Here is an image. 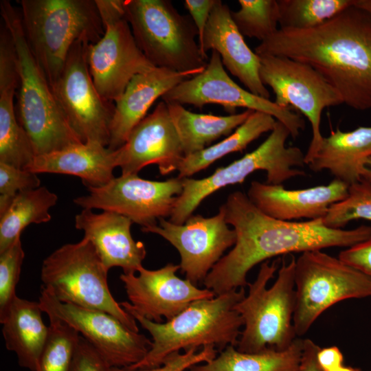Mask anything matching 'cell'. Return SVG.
Segmentation results:
<instances>
[{
    "mask_svg": "<svg viewBox=\"0 0 371 371\" xmlns=\"http://www.w3.org/2000/svg\"><path fill=\"white\" fill-rule=\"evenodd\" d=\"M47 315L49 333L36 371H71L80 335L58 317Z\"/></svg>",
    "mask_w": 371,
    "mask_h": 371,
    "instance_id": "obj_33",
    "label": "cell"
},
{
    "mask_svg": "<svg viewBox=\"0 0 371 371\" xmlns=\"http://www.w3.org/2000/svg\"><path fill=\"white\" fill-rule=\"evenodd\" d=\"M58 196L45 186L18 193L0 214V253L9 248L29 225L47 223Z\"/></svg>",
    "mask_w": 371,
    "mask_h": 371,
    "instance_id": "obj_30",
    "label": "cell"
},
{
    "mask_svg": "<svg viewBox=\"0 0 371 371\" xmlns=\"http://www.w3.org/2000/svg\"><path fill=\"white\" fill-rule=\"evenodd\" d=\"M262 82L275 94L280 107H294L308 120L312 139L305 154L308 164L318 151L324 137L320 131L324 109L344 104L341 95L315 69L302 62L283 56H259Z\"/></svg>",
    "mask_w": 371,
    "mask_h": 371,
    "instance_id": "obj_12",
    "label": "cell"
},
{
    "mask_svg": "<svg viewBox=\"0 0 371 371\" xmlns=\"http://www.w3.org/2000/svg\"><path fill=\"white\" fill-rule=\"evenodd\" d=\"M89 193L74 200L82 209L102 210L123 215L142 226L157 225V220L170 216L183 191V179L152 181L137 175H121L106 185L88 188Z\"/></svg>",
    "mask_w": 371,
    "mask_h": 371,
    "instance_id": "obj_16",
    "label": "cell"
},
{
    "mask_svg": "<svg viewBox=\"0 0 371 371\" xmlns=\"http://www.w3.org/2000/svg\"><path fill=\"white\" fill-rule=\"evenodd\" d=\"M348 188L336 179L326 185L300 190L253 181L247 195L255 206L272 218L285 221H311L323 218L332 205L347 196Z\"/></svg>",
    "mask_w": 371,
    "mask_h": 371,
    "instance_id": "obj_20",
    "label": "cell"
},
{
    "mask_svg": "<svg viewBox=\"0 0 371 371\" xmlns=\"http://www.w3.org/2000/svg\"><path fill=\"white\" fill-rule=\"evenodd\" d=\"M338 258L371 278V235L365 240L341 251Z\"/></svg>",
    "mask_w": 371,
    "mask_h": 371,
    "instance_id": "obj_40",
    "label": "cell"
},
{
    "mask_svg": "<svg viewBox=\"0 0 371 371\" xmlns=\"http://www.w3.org/2000/svg\"><path fill=\"white\" fill-rule=\"evenodd\" d=\"M166 103L185 157L205 149L221 136L229 135L254 111L245 110L240 113L221 116L193 113L181 104Z\"/></svg>",
    "mask_w": 371,
    "mask_h": 371,
    "instance_id": "obj_27",
    "label": "cell"
},
{
    "mask_svg": "<svg viewBox=\"0 0 371 371\" xmlns=\"http://www.w3.org/2000/svg\"><path fill=\"white\" fill-rule=\"evenodd\" d=\"M371 156V126L350 131L337 128L323 138L316 155L308 164L315 171L328 170L348 186L361 180L366 160Z\"/></svg>",
    "mask_w": 371,
    "mask_h": 371,
    "instance_id": "obj_25",
    "label": "cell"
},
{
    "mask_svg": "<svg viewBox=\"0 0 371 371\" xmlns=\"http://www.w3.org/2000/svg\"><path fill=\"white\" fill-rule=\"evenodd\" d=\"M16 89L17 86L12 82L0 85V162L25 169L36 155L14 112Z\"/></svg>",
    "mask_w": 371,
    "mask_h": 371,
    "instance_id": "obj_31",
    "label": "cell"
},
{
    "mask_svg": "<svg viewBox=\"0 0 371 371\" xmlns=\"http://www.w3.org/2000/svg\"><path fill=\"white\" fill-rule=\"evenodd\" d=\"M240 9L231 12L232 18L243 36L261 42L279 29L280 13L276 0H238Z\"/></svg>",
    "mask_w": 371,
    "mask_h": 371,
    "instance_id": "obj_34",
    "label": "cell"
},
{
    "mask_svg": "<svg viewBox=\"0 0 371 371\" xmlns=\"http://www.w3.org/2000/svg\"><path fill=\"white\" fill-rule=\"evenodd\" d=\"M117 167V150L98 142H88L65 149L36 155L26 170L38 173L74 175L87 188H99L115 177Z\"/></svg>",
    "mask_w": 371,
    "mask_h": 371,
    "instance_id": "obj_24",
    "label": "cell"
},
{
    "mask_svg": "<svg viewBox=\"0 0 371 371\" xmlns=\"http://www.w3.org/2000/svg\"><path fill=\"white\" fill-rule=\"evenodd\" d=\"M117 153V167L123 175H137L150 164L158 166L162 175L177 170L185 156L164 101L133 128Z\"/></svg>",
    "mask_w": 371,
    "mask_h": 371,
    "instance_id": "obj_19",
    "label": "cell"
},
{
    "mask_svg": "<svg viewBox=\"0 0 371 371\" xmlns=\"http://www.w3.org/2000/svg\"><path fill=\"white\" fill-rule=\"evenodd\" d=\"M303 339L297 337L284 350L267 348L258 352H243L228 346L210 361L188 371H298Z\"/></svg>",
    "mask_w": 371,
    "mask_h": 371,
    "instance_id": "obj_28",
    "label": "cell"
},
{
    "mask_svg": "<svg viewBox=\"0 0 371 371\" xmlns=\"http://www.w3.org/2000/svg\"><path fill=\"white\" fill-rule=\"evenodd\" d=\"M111 368L100 354L80 335L71 371H110Z\"/></svg>",
    "mask_w": 371,
    "mask_h": 371,
    "instance_id": "obj_39",
    "label": "cell"
},
{
    "mask_svg": "<svg viewBox=\"0 0 371 371\" xmlns=\"http://www.w3.org/2000/svg\"><path fill=\"white\" fill-rule=\"evenodd\" d=\"M179 265L168 263L164 267L149 270L139 267L138 276L122 273L120 276L130 302H120L126 311L157 323L162 318L172 319L192 302L216 296L208 289H199L187 279L177 276Z\"/></svg>",
    "mask_w": 371,
    "mask_h": 371,
    "instance_id": "obj_18",
    "label": "cell"
},
{
    "mask_svg": "<svg viewBox=\"0 0 371 371\" xmlns=\"http://www.w3.org/2000/svg\"><path fill=\"white\" fill-rule=\"evenodd\" d=\"M255 53L307 64L344 104L355 110L371 109V14L355 4L314 28H280Z\"/></svg>",
    "mask_w": 371,
    "mask_h": 371,
    "instance_id": "obj_2",
    "label": "cell"
},
{
    "mask_svg": "<svg viewBox=\"0 0 371 371\" xmlns=\"http://www.w3.org/2000/svg\"><path fill=\"white\" fill-rule=\"evenodd\" d=\"M236 234L233 248L213 267L203 284L216 295L248 284L247 276L256 265L291 253L350 247L371 235V226L351 229L327 227L322 218L285 221L260 211L240 191L229 194L221 206Z\"/></svg>",
    "mask_w": 371,
    "mask_h": 371,
    "instance_id": "obj_1",
    "label": "cell"
},
{
    "mask_svg": "<svg viewBox=\"0 0 371 371\" xmlns=\"http://www.w3.org/2000/svg\"><path fill=\"white\" fill-rule=\"evenodd\" d=\"M198 74L155 67L135 76L115 102L108 148L115 150L122 146L131 131L146 116L150 107L159 97Z\"/></svg>",
    "mask_w": 371,
    "mask_h": 371,
    "instance_id": "obj_23",
    "label": "cell"
},
{
    "mask_svg": "<svg viewBox=\"0 0 371 371\" xmlns=\"http://www.w3.org/2000/svg\"><path fill=\"white\" fill-rule=\"evenodd\" d=\"M361 180L371 185V156L366 161L361 174Z\"/></svg>",
    "mask_w": 371,
    "mask_h": 371,
    "instance_id": "obj_44",
    "label": "cell"
},
{
    "mask_svg": "<svg viewBox=\"0 0 371 371\" xmlns=\"http://www.w3.org/2000/svg\"><path fill=\"white\" fill-rule=\"evenodd\" d=\"M20 5L27 44L51 87L74 43L93 44L104 34L95 0H21Z\"/></svg>",
    "mask_w": 371,
    "mask_h": 371,
    "instance_id": "obj_5",
    "label": "cell"
},
{
    "mask_svg": "<svg viewBox=\"0 0 371 371\" xmlns=\"http://www.w3.org/2000/svg\"><path fill=\"white\" fill-rule=\"evenodd\" d=\"M289 136L288 128L276 121L267 138L253 151L217 168L207 177L183 178V191L177 197L170 221L184 223L205 198L224 187L243 183L255 171L265 170L267 183L274 185L305 175V172L298 168L306 164L305 155L297 146H286Z\"/></svg>",
    "mask_w": 371,
    "mask_h": 371,
    "instance_id": "obj_8",
    "label": "cell"
},
{
    "mask_svg": "<svg viewBox=\"0 0 371 371\" xmlns=\"http://www.w3.org/2000/svg\"><path fill=\"white\" fill-rule=\"evenodd\" d=\"M330 371H361L359 368L350 367V366H345L342 365L341 366L335 368Z\"/></svg>",
    "mask_w": 371,
    "mask_h": 371,
    "instance_id": "obj_46",
    "label": "cell"
},
{
    "mask_svg": "<svg viewBox=\"0 0 371 371\" xmlns=\"http://www.w3.org/2000/svg\"><path fill=\"white\" fill-rule=\"evenodd\" d=\"M38 302L46 314H52L75 328L111 368H128L142 361L152 341L133 331L111 314L58 301L41 286Z\"/></svg>",
    "mask_w": 371,
    "mask_h": 371,
    "instance_id": "obj_15",
    "label": "cell"
},
{
    "mask_svg": "<svg viewBox=\"0 0 371 371\" xmlns=\"http://www.w3.org/2000/svg\"><path fill=\"white\" fill-rule=\"evenodd\" d=\"M297 337L333 305L348 299L371 296V278L322 250L302 253L295 265Z\"/></svg>",
    "mask_w": 371,
    "mask_h": 371,
    "instance_id": "obj_10",
    "label": "cell"
},
{
    "mask_svg": "<svg viewBox=\"0 0 371 371\" xmlns=\"http://www.w3.org/2000/svg\"><path fill=\"white\" fill-rule=\"evenodd\" d=\"M161 98L165 102L190 104L199 109L208 104H219L230 115L235 114L237 108L265 113L282 123L293 139L305 127V121L300 114L236 84L226 72L219 54L214 50L203 71L182 81Z\"/></svg>",
    "mask_w": 371,
    "mask_h": 371,
    "instance_id": "obj_14",
    "label": "cell"
},
{
    "mask_svg": "<svg viewBox=\"0 0 371 371\" xmlns=\"http://www.w3.org/2000/svg\"><path fill=\"white\" fill-rule=\"evenodd\" d=\"M280 29L316 27L354 4V0H278Z\"/></svg>",
    "mask_w": 371,
    "mask_h": 371,
    "instance_id": "obj_32",
    "label": "cell"
},
{
    "mask_svg": "<svg viewBox=\"0 0 371 371\" xmlns=\"http://www.w3.org/2000/svg\"><path fill=\"white\" fill-rule=\"evenodd\" d=\"M354 4L371 14V0H355Z\"/></svg>",
    "mask_w": 371,
    "mask_h": 371,
    "instance_id": "obj_45",
    "label": "cell"
},
{
    "mask_svg": "<svg viewBox=\"0 0 371 371\" xmlns=\"http://www.w3.org/2000/svg\"><path fill=\"white\" fill-rule=\"evenodd\" d=\"M24 257L21 238L0 253V319L5 315L16 297V286L19 280Z\"/></svg>",
    "mask_w": 371,
    "mask_h": 371,
    "instance_id": "obj_36",
    "label": "cell"
},
{
    "mask_svg": "<svg viewBox=\"0 0 371 371\" xmlns=\"http://www.w3.org/2000/svg\"><path fill=\"white\" fill-rule=\"evenodd\" d=\"M245 296L244 288L232 289L210 299L199 300L165 323H157L127 311L152 337V347L144 359L126 368H157L181 350L212 346L221 352L237 345L243 321L234 306Z\"/></svg>",
    "mask_w": 371,
    "mask_h": 371,
    "instance_id": "obj_3",
    "label": "cell"
},
{
    "mask_svg": "<svg viewBox=\"0 0 371 371\" xmlns=\"http://www.w3.org/2000/svg\"><path fill=\"white\" fill-rule=\"evenodd\" d=\"M38 302L16 296L0 323L7 350L15 352L19 365L36 371L49 326L42 318Z\"/></svg>",
    "mask_w": 371,
    "mask_h": 371,
    "instance_id": "obj_26",
    "label": "cell"
},
{
    "mask_svg": "<svg viewBox=\"0 0 371 371\" xmlns=\"http://www.w3.org/2000/svg\"><path fill=\"white\" fill-rule=\"evenodd\" d=\"M2 21L12 38L19 73V122L36 155L83 143L73 131L27 44L21 14L9 1L0 2Z\"/></svg>",
    "mask_w": 371,
    "mask_h": 371,
    "instance_id": "obj_4",
    "label": "cell"
},
{
    "mask_svg": "<svg viewBox=\"0 0 371 371\" xmlns=\"http://www.w3.org/2000/svg\"><path fill=\"white\" fill-rule=\"evenodd\" d=\"M40 186L37 174L0 162V214L7 209L18 193Z\"/></svg>",
    "mask_w": 371,
    "mask_h": 371,
    "instance_id": "obj_37",
    "label": "cell"
},
{
    "mask_svg": "<svg viewBox=\"0 0 371 371\" xmlns=\"http://www.w3.org/2000/svg\"><path fill=\"white\" fill-rule=\"evenodd\" d=\"M126 18L135 41L155 67L201 73L207 65L189 14L170 0H124Z\"/></svg>",
    "mask_w": 371,
    "mask_h": 371,
    "instance_id": "obj_7",
    "label": "cell"
},
{
    "mask_svg": "<svg viewBox=\"0 0 371 371\" xmlns=\"http://www.w3.org/2000/svg\"><path fill=\"white\" fill-rule=\"evenodd\" d=\"M133 223L111 211L95 213L82 209L75 216L76 228L84 232V238L93 245L106 269L118 267L126 274L137 272L146 255L144 243L132 237Z\"/></svg>",
    "mask_w": 371,
    "mask_h": 371,
    "instance_id": "obj_22",
    "label": "cell"
},
{
    "mask_svg": "<svg viewBox=\"0 0 371 371\" xmlns=\"http://www.w3.org/2000/svg\"><path fill=\"white\" fill-rule=\"evenodd\" d=\"M104 32L87 47L90 74L100 94L115 102L132 78L155 67L137 46L125 16L124 0H95Z\"/></svg>",
    "mask_w": 371,
    "mask_h": 371,
    "instance_id": "obj_11",
    "label": "cell"
},
{
    "mask_svg": "<svg viewBox=\"0 0 371 371\" xmlns=\"http://www.w3.org/2000/svg\"><path fill=\"white\" fill-rule=\"evenodd\" d=\"M291 256L283 259L278 276L267 284L280 265V258L263 262L256 280L248 282V294L234 306L243 321L236 346L243 352H258L267 348L284 350L297 338L293 326L295 305V265Z\"/></svg>",
    "mask_w": 371,
    "mask_h": 371,
    "instance_id": "obj_6",
    "label": "cell"
},
{
    "mask_svg": "<svg viewBox=\"0 0 371 371\" xmlns=\"http://www.w3.org/2000/svg\"><path fill=\"white\" fill-rule=\"evenodd\" d=\"M217 353L218 352L215 347L206 346L200 351H198V348H192L183 353L175 352L167 357L161 366L157 368L134 370L111 368L110 371H186L195 365L210 361L217 356Z\"/></svg>",
    "mask_w": 371,
    "mask_h": 371,
    "instance_id": "obj_38",
    "label": "cell"
},
{
    "mask_svg": "<svg viewBox=\"0 0 371 371\" xmlns=\"http://www.w3.org/2000/svg\"><path fill=\"white\" fill-rule=\"evenodd\" d=\"M276 121L269 114L252 111L248 118L223 140L184 157L177 169L178 177L188 178L225 155L243 150L262 134L271 132Z\"/></svg>",
    "mask_w": 371,
    "mask_h": 371,
    "instance_id": "obj_29",
    "label": "cell"
},
{
    "mask_svg": "<svg viewBox=\"0 0 371 371\" xmlns=\"http://www.w3.org/2000/svg\"><path fill=\"white\" fill-rule=\"evenodd\" d=\"M109 270L91 242L84 238L62 245L43 261L42 286L60 302L111 314L139 333L136 320L114 299L108 285Z\"/></svg>",
    "mask_w": 371,
    "mask_h": 371,
    "instance_id": "obj_9",
    "label": "cell"
},
{
    "mask_svg": "<svg viewBox=\"0 0 371 371\" xmlns=\"http://www.w3.org/2000/svg\"><path fill=\"white\" fill-rule=\"evenodd\" d=\"M317 361L323 371H330L343 365L344 356L336 346L320 348L317 353Z\"/></svg>",
    "mask_w": 371,
    "mask_h": 371,
    "instance_id": "obj_42",
    "label": "cell"
},
{
    "mask_svg": "<svg viewBox=\"0 0 371 371\" xmlns=\"http://www.w3.org/2000/svg\"><path fill=\"white\" fill-rule=\"evenodd\" d=\"M358 219L371 221V185L362 180L349 186L347 196L332 205L322 221L327 227L342 229Z\"/></svg>",
    "mask_w": 371,
    "mask_h": 371,
    "instance_id": "obj_35",
    "label": "cell"
},
{
    "mask_svg": "<svg viewBox=\"0 0 371 371\" xmlns=\"http://www.w3.org/2000/svg\"><path fill=\"white\" fill-rule=\"evenodd\" d=\"M320 347L309 339H303V348L298 371H323L317 361Z\"/></svg>",
    "mask_w": 371,
    "mask_h": 371,
    "instance_id": "obj_43",
    "label": "cell"
},
{
    "mask_svg": "<svg viewBox=\"0 0 371 371\" xmlns=\"http://www.w3.org/2000/svg\"><path fill=\"white\" fill-rule=\"evenodd\" d=\"M216 2L217 0L184 1V6L188 11L198 31L200 49L203 45V36L211 11Z\"/></svg>",
    "mask_w": 371,
    "mask_h": 371,
    "instance_id": "obj_41",
    "label": "cell"
},
{
    "mask_svg": "<svg viewBox=\"0 0 371 371\" xmlns=\"http://www.w3.org/2000/svg\"><path fill=\"white\" fill-rule=\"evenodd\" d=\"M87 41L72 45L63 69L52 89L73 131L83 143L110 141V127L115 102L104 98L97 90L87 61Z\"/></svg>",
    "mask_w": 371,
    "mask_h": 371,
    "instance_id": "obj_13",
    "label": "cell"
},
{
    "mask_svg": "<svg viewBox=\"0 0 371 371\" xmlns=\"http://www.w3.org/2000/svg\"><path fill=\"white\" fill-rule=\"evenodd\" d=\"M231 12L227 4L217 0L205 30L201 53L207 59V51L217 52L223 66L248 91L269 99L270 93L260 78V56L247 45L232 20Z\"/></svg>",
    "mask_w": 371,
    "mask_h": 371,
    "instance_id": "obj_21",
    "label": "cell"
},
{
    "mask_svg": "<svg viewBox=\"0 0 371 371\" xmlns=\"http://www.w3.org/2000/svg\"><path fill=\"white\" fill-rule=\"evenodd\" d=\"M159 225L142 228L157 234L178 251L180 269L193 284L205 280L223 253L236 243V234L229 227L221 207L211 217L192 215L184 223L177 224L160 218Z\"/></svg>",
    "mask_w": 371,
    "mask_h": 371,
    "instance_id": "obj_17",
    "label": "cell"
}]
</instances>
